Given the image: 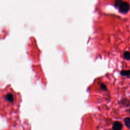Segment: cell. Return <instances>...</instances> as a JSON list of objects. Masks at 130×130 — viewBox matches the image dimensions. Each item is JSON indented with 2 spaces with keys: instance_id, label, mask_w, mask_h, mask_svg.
<instances>
[{
  "instance_id": "cell-4",
  "label": "cell",
  "mask_w": 130,
  "mask_h": 130,
  "mask_svg": "<svg viewBox=\"0 0 130 130\" xmlns=\"http://www.w3.org/2000/svg\"><path fill=\"white\" fill-rule=\"evenodd\" d=\"M120 74L121 76H122L129 77L130 76V70H122L120 72Z\"/></svg>"
},
{
  "instance_id": "cell-8",
  "label": "cell",
  "mask_w": 130,
  "mask_h": 130,
  "mask_svg": "<svg viewBox=\"0 0 130 130\" xmlns=\"http://www.w3.org/2000/svg\"><path fill=\"white\" fill-rule=\"evenodd\" d=\"M123 57L127 60H130V52L129 51H125L123 53Z\"/></svg>"
},
{
  "instance_id": "cell-7",
  "label": "cell",
  "mask_w": 130,
  "mask_h": 130,
  "mask_svg": "<svg viewBox=\"0 0 130 130\" xmlns=\"http://www.w3.org/2000/svg\"><path fill=\"white\" fill-rule=\"evenodd\" d=\"M123 0H115L114 1V7L116 8H118L121 5V4L123 2Z\"/></svg>"
},
{
  "instance_id": "cell-1",
  "label": "cell",
  "mask_w": 130,
  "mask_h": 130,
  "mask_svg": "<svg viewBox=\"0 0 130 130\" xmlns=\"http://www.w3.org/2000/svg\"><path fill=\"white\" fill-rule=\"evenodd\" d=\"M21 101L20 94L10 86L0 89V115L6 117L17 112Z\"/></svg>"
},
{
  "instance_id": "cell-11",
  "label": "cell",
  "mask_w": 130,
  "mask_h": 130,
  "mask_svg": "<svg viewBox=\"0 0 130 130\" xmlns=\"http://www.w3.org/2000/svg\"><path fill=\"white\" fill-rule=\"evenodd\" d=\"M129 129H130V127H129Z\"/></svg>"
},
{
  "instance_id": "cell-6",
  "label": "cell",
  "mask_w": 130,
  "mask_h": 130,
  "mask_svg": "<svg viewBox=\"0 0 130 130\" xmlns=\"http://www.w3.org/2000/svg\"><path fill=\"white\" fill-rule=\"evenodd\" d=\"M124 123L125 125L129 128L130 127V117H127L124 119Z\"/></svg>"
},
{
  "instance_id": "cell-5",
  "label": "cell",
  "mask_w": 130,
  "mask_h": 130,
  "mask_svg": "<svg viewBox=\"0 0 130 130\" xmlns=\"http://www.w3.org/2000/svg\"><path fill=\"white\" fill-rule=\"evenodd\" d=\"M121 103L122 105L123 106L128 107L129 106H130V101L128 100H127V99H122Z\"/></svg>"
},
{
  "instance_id": "cell-9",
  "label": "cell",
  "mask_w": 130,
  "mask_h": 130,
  "mask_svg": "<svg viewBox=\"0 0 130 130\" xmlns=\"http://www.w3.org/2000/svg\"><path fill=\"white\" fill-rule=\"evenodd\" d=\"M100 89L103 91H107V87L106 86V85L103 83H101L100 85Z\"/></svg>"
},
{
  "instance_id": "cell-2",
  "label": "cell",
  "mask_w": 130,
  "mask_h": 130,
  "mask_svg": "<svg viewBox=\"0 0 130 130\" xmlns=\"http://www.w3.org/2000/svg\"><path fill=\"white\" fill-rule=\"evenodd\" d=\"M130 9L129 4L127 2L123 1L121 5L118 8V11L122 14L127 13Z\"/></svg>"
},
{
  "instance_id": "cell-10",
  "label": "cell",
  "mask_w": 130,
  "mask_h": 130,
  "mask_svg": "<svg viewBox=\"0 0 130 130\" xmlns=\"http://www.w3.org/2000/svg\"><path fill=\"white\" fill-rule=\"evenodd\" d=\"M129 113H130V108H129Z\"/></svg>"
},
{
  "instance_id": "cell-3",
  "label": "cell",
  "mask_w": 130,
  "mask_h": 130,
  "mask_svg": "<svg viewBox=\"0 0 130 130\" xmlns=\"http://www.w3.org/2000/svg\"><path fill=\"white\" fill-rule=\"evenodd\" d=\"M122 124L118 121H115L112 125L113 130H121L122 128Z\"/></svg>"
}]
</instances>
